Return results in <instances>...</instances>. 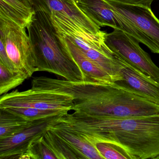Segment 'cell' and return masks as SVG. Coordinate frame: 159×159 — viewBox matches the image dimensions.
<instances>
[{
    "label": "cell",
    "instance_id": "6",
    "mask_svg": "<svg viewBox=\"0 0 159 159\" xmlns=\"http://www.w3.org/2000/svg\"><path fill=\"white\" fill-rule=\"evenodd\" d=\"M28 107L42 110L74 111L73 98L70 95L54 91L31 88L24 91L16 90L0 97V109Z\"/></svg>",
    "mask_w": 159,
    "mask_h": 159
},
{
    "label": "cell",
    "instance_id": "21",
    "mask_svg": "<svg viewBox=\"0 0 159 159\" xmlns=\"http://www.w3.org/2000/svg\"><path fill=\"white\" fill-rule=\"evenodd\" d=\"M106 2H116L129 5H139L151 8L154 0H105Z\"/></svg>",
    "mask_w": 159,
    "mask_h": 159
},
{
    "label": "cell",
    "instance_id": "8",
    "mask_svg": "<svg viewBox=\"0 0 159 159\" xmlns=\"http://www.w3.org/2000/svg\"><path fill=\"white\" fill-rule=\"evenodd\" d=\"M57 117L43 119L10 137L0 139V159H18L56 121Z\"/></svg>",
    "mask_w": 159,
    "mask_h": 159
},
{
    "label": "cell",
    "instance_id": "20",
    "mask_svg": "<svg viewBox=\"0 0 159 159\" xmlns=\"http://www.w3.org/2000/svg\"><path fill=\"white\" fill-rule=\"evenodd\" d=\"M0 64H2L7 70L13 74L20 73L16 70L9 58L5 49V44L2 40H0Z\"/></svg>",
    "mask_w": 159,
    "mask_h": 159
},
{
    "label": "cell",
    "instance_id": "11",
    "mask_svg": "<svg viewBox=\"0 0 159 159\" xmlns=\"http://www.w3.org/2000/svg\"><path fill=\"white\" fill-rule=\"evenodd\" d=\"M79 9L98 26L119 29L136 39L134 30L111 9L105 0H74Z\"/></svg>",
    "mask_w": 159,
    "mask_h": 159
},
{
    "label": "cell",
    "instance_id": "15",
    "mask_svg": "<svg viewBox=\"0 0 159 159\" xmlns=\"http://www.w3.org/2000/svg\"><path fill=\"white\" fill-rule=\"evenodd\" d=\"M38 121L28 120L3 109H0V139L10 137L22 132Z\"/></svg>",
    "mask_w": 159,
    "mask_h": 159
},
{
    "label": "cell",
    "instance_id": "19",
    "mask_svg": "<svg viewBox=\"0 0 159 159\" xmlns=\"http://www.w3.org/2000/svg\"><path fill=\"white\" fill-rule=\"evenodd\" d=\"M28 78L24 74L21 73L13 74L0 64V96L7 93L21 85Z\"/></svg>",
    "mask_w": 159,
    "mask_h": 159
},
{
    "label": "cell",
    "instance_id": "16",
    "mask_svg": "<svg viewBox=\"0 0 159 159\" xmlns=\"http://www.w3.org/2000/svg\"><path fill=\"white\" fill-rule=\"evenodd\" d=\"M42 139L57 159H84L64 139L49 129L43 135Z\"/></svg>",
    "mask_w": 159,
    "mask_h": 159
},
{
    "label": "cell",
    "instance_id": "18",
    "mask_svg": "<svg viewBox=\"0 0 159 159\" xmlns=\"http://www.w3.org/2000/svg\"><path fill=\"white\" fill-rule=\"evenodd\" d=\"M94 145L104 159H134L123 147L117 143L98 141Z\"/></svg>",
    "mask_w": 159,
    "mask_h": 159
},
{
    "label": "cell",
    "instance_id": "13",
    "mask_svg": "<svg viewBox=\"0 0 159 159\" xmlns=\"http://www.w3.org/2000/svg\"><path fill=\"white\" fill-rule=\"evenodd\" d=\"M57 120L49 129L64 139L84 159H104L93 144L80 133L57 122Z\"/></svg>",
    "mask_w": 159,
    "mask_h": 159
},
{
    "label": "cell",
    "instance_id": "4",
    "mask_svg": "<svg viewBox=\"0 0 159 159\" xmlns=\"http://www.w3.org/2000/svg\"><path fill=\"white\" fill-rule=\"evenodd\" d=\"M0 40L18 72L28 79L38 71L32 43L25 28L11 20L0 17Z\"/></svg>",
    "mask_w": 159,
    "mask_h": 159
},
{
    "label": "cell",
    "instance_id": "14",
    "mask_svg": "<svg viewBox=\"0 0 159 159\" xmlns=\"http://www.w3.org/2000/svg\"><path fill=\"white\" fill-rule=\"evenodd\" d=\"M36 14L30 0H0V17L27 28Z\"/></svg>",
    "mask_w": 159,
    "mask_h": 159
},
{
    "label": "cell",
    "instance_id": "7",
    "mask_svg": "<svg viewBox=\"0 0 159 159\" xmlns=\"http://www.w3.org/2000/svg\"><path fill=\"white\" fill-rule=\"evenodd\" d=\"M105 43L115 55L159 83V68L135 38L123 30L114 29L107 33Z\"/></svg>",
    "mask_w": 159,
    "mask_h": 159
},
{
    "label": "cell",
    "instance_id": "10",
    "mask_svg": "<svg viewBox=\"0 0 159 159\" xmlns=\"http://www.w3.org/2000/svg\"><path fill=\"white\" fill-rule=\"evenodd\" d=\"M35 12L49 15L57 13L69 18L76 25L92 34L101 32L100 27L87 17L76 5L74 0H30Z\"/></svg>",
    "mask_w": 159,
    "mask_h": 159
},
{
    "label": "cell",
    "instance_id": "3",
    "mask_svg": "<svg viewBox=\"0 0 159 159\" xmlns=\"http://www.w3.org/2000/svg\"><path fill=\"white\" fill-rule=\"evenodd\" d=\"M27 29L38 71L53 73L69 81H84L80 68L63 51L48 14L36 12Z\"/></svg>",
    "mask_w": 159,
    "mask_h": 159
},
{
    "label": "cell",
    "instance_id": "9",
    "mask_svg": "<svg viewBox=\"0 0 159 159\" xmlns=\"http://www.w3.org/2000/svg\"><path fill=\"white\" fill-rule=\"evenodd\" d=\"M116 57L122 80L115 82V83L135 94L159 105V83Z\"/></svg>",
    "mask_w": 159,
    "mask_h": 159
},
{
    "label": "cell",
    "instance_id": "2",
    "mask_svg": "<svg viewBox=\"0 0 159 159\" xmlns=\"http://www.w3.org/2000/svg\"><path fill=\"white\" fill-rule=\"evenodd\" d=\"M64 91L73 97L74 111L89 116L123 118L159 114V105L115 82L67 81Z\"/></svg>",
    "mask_w": 159,
    "mask_h": 159
},
{
    "label": "cell",
    "instance_id": "22",
    "mask_svg": "<svg viewBox=\"0 0 159 159\" xmlns=\"http://www.w3.org/2000/svg\"><path fill=\"white\" fill-rule=\"evenodd\" d=\"M155 159H159V156H157V157H156V158H155Z\"/></svg>",
    "mask_w": 159,
    "mask_h": 159
},
{
    "label": "cell",
    "instance_id": "5",
    "mask_svg": "<svg viewBox=\"0 0 159 159\" xmlns=\"http://www.w3.org/2000/svg\"><path fill=\"white\" fill-rule=\"evenodd\" d=\"M111 9L134 30L136 39L153 53L159 54V19L151 8L107 2Z\"/></svg>",
    "mask_w": 159,
    "mask_h": 159
},
{
    "label": "cell",
    "instance_id": "17",
    "mask_svg": "<svg viewBox=\"0 0 159 159\" xmlns=\"http://www.w3.org/2000/svg\"><path fill=\"white\" fill-rule=\"evenodd\" d=\"M2 109L21 116L29 121H37L61 116L69 112L66 111L42 110L28 107H8Z\"/></svg>",
    "mask_w": 159,
    "mask_h": 159
},
{
    "label": "cell",
    "instance_id": "1",
    "mask_svg": "<svg viewBox=\"0 0 159 159\" xmlns=\"http://www.w3.org/2000/svg\"><path fill=\"white\" fill-rule=\"evenodd\" d=\"M57 121L80 133L94 145L98 141L117 143L134 159H155L159 155V114L111 118L75 111L60 116Z\"/></svg>",
    "mask_w": 159,
    "mask_h": 159
},
{
    "label": "cell",
    "instance_id": "12",
    "mask_svg": "<svg viewBox=\"0 0 159 159\" xmlns=\"http://www.w3.org/2000/svg\"><path fill=\"white\" fill-rule=\"evenodd\" d=\"M56 34L63 51L80 68L84 77V81L102 84L116 82L103 68L89 59L69 38L56 32Z\"/></svg>",
    "mask_w": 159,
    "mask_h": 159
}]
</instances>
